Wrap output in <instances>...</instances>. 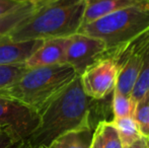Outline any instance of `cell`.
<instances>
[{"label":"cell","mask_w":149,"mask_h":148,"mask_svg":"<svg viewBox=\"0 0 149 148\" xmlns=\"http://www.w3.org/2000/svg\"><path fill=\"white\" fill-rule=\"evenodd\" d=\"M94 99L85 94L77 75L39 113V124L26 140L33 148L48 146L64 133L92 125Z\"/></svg>","instance_id":"obj_1"},{"label":"cell","mask_w":149,"mask_h":148,"mask_svg":"<svg viewBox=\"0 0 149 148\" xmlns=\"http://www.w3.org/2000/svg\"><path fill=\"white\" fill-rule=\"evenodd\" d=\"M85 0H47L7 37L12 41L69 38L82 26Z\"/></svg>","instance_id":"obj_2"},{"label":"cell","mask_w":149,"mask_h":148,"mask_svg":"<svg viewBox=\"0 0 149 148\" xmlns=\"http://www.w3.org/2000/svg\"><path fill=\"white\" fill-rule=\"evenodd\" d=\"M77 74L68 64L29 68L13 84L0 90L39 114Z\"/></svg>","instance_id":"obj_3"},{"label":"cell","mask_w":149,"mask_h":148,"mask_svg":"<svg viewBox=\"0 0 149 148\" xmlns=\"http://www.w3.org/2000/svg\"><path fill=\"white\" fill-rule=\"evenodd\" d=\"M149 28V5H136L113 11L81 26L79 34L102 40L109 53Z\"/></svg>","instance_id":"obj_4"},{"label":"cell","mask_w":149,"mask_h":148,"mask_svg":"<svg viewBox=\"0 0 149 148\" xmlns=\"http://www.w3.org/2000/svg\"><path fill=\"white\" fill-rule=\"evenodd\" d=\"M148 55L149 28L107 55L104 59H112L119 69L115 90L131 97L136 80Z\"/></svg>","instance_id":"obj_5"},{"label":"cell","mask_w":149,"mask_h":148,"mask_svg":"<svg viewBox=\"0 0 149 148\" xmlns=\"http://www.w3.org/2000/svg\"><path fill=\"white\" fill-rule=\"evenodd\" d=\"M39 124V114L20 101L0 93V131L28 139Z\"/></svg>","instance_id":"obj_6"},{"label":"cell","mask_w":149,"mask_h":148,"mask_svg":"<svg viewBox=\"0 0 149 148\" xmlns=\"http://www.w3.org/2000/svg\"><path fill=\"white\" fill-rule=\"evenodd\" d=\"M106 44L97 38L77 34L69 37V43L65 54V64L74 69L77 75L106 58Z\"/></svg>","instance_id":"obj_7"},{"label":"cell","mask_w":149,"mask_h":148,"mask_svg":"<svg viewBox=\"0 0 149 148\" xmlns=\"http://www.w3.org/2000/svg\"><path fill=\"white\" fill-rule=\"evenodd\" d=\"M118 73V66L112 59L96 62L80 75L83 91L94 101L104 99L115 89Z\"/></svg>","instance_id":"obj_8"},{"label":"cell","mask_w":149,"mask_h":148,"mask_svg":"<svg viewBox=\"0 0 149 148\" xmlns=\"http://www.w3.org/2000/svg\"><path fill=\"white\" fill-rule=\"evenodd\" d=\"M69 38H54L44 40L42 45L26 62L29 68L65 64V54Z\"/></svg>","instance_id":"obj_9"},{"label":"cell","mask_w":149,"mask_h":148,"mask_svg":"<svg viewBox=\"0 0 149 148\" xmlns=\"http://www.w3.org/2000/svg\"><path fill=\"white\" fill-rule=\"evenodd\" d=\"M44 40L12 41L7 36L0 39V66L26 64Z\"/></svg>","instance_id":"obj_10"},{"label":"cell","mask_w":149,"mask_h":148,"mask_svg":"<svg viewBox=\"0 0 149 148\" xmlns=\"http://www.w3.org/2000/svg\"><path fill=\"white\" fill-rule=\"evenodd\" d=\"M94 129L93 126H84L68 131L50 143L48 148H91Z\"/></svg>","instance_id":"obj_11"},{"label":"cell","mask_w":149,"mask_h":148,"mask_svg":"<svg viewBox=\"0 0 149 148\" xmlns=\"http://www.w3.org/2000/svg\"><path fill=\"white\" fill-rule=\"evenodd\" d=\"M38 4L22 3L9 13L0 16V39L7 36L14 28L35 11Z\"/></svg>","instance_id":"obj_12"},{"label":"cell","mask_w":149,"mask_h":148,"mask_svg":"<svg viewBox=\"0 0 149 148\" xmlns=\"http://www.w3.org/2000/svg\"><path fill=\"white\" fill-rule=\"evenodd\" d=\"M112 122L114 123L118 130L123 148L133 144L135 141H137L142 137L140 134L139 128H138L137 122L135 121L134 117L113 119Z\"/></svg>","instance_id":"obj_13"},{"label":"cell","mask_w":149,"mask_h":148,"mask_svg":"<svg viewBox=\"0 0 149 148\" xmlns=\"http://www.w3.org/2000/svg\"><path fill=\"white\" fill-rule=\"evenodd\" d=\"M102 148H123L118 130L112 121H100L95 126Z\"/></svg>","instance_id":"obj_14"},{"label":"cell","mask_w":149,"mask_h":148,"mask_svg":"<svg viewBox=\"0 0 149 148\" xmlns=\"http://www.w3.org/2000/svg\"><path fill=\"white\" fill-rule=\"evenodd\" d=\"M134 119L137 122L141 136L149 138V90L136 103Z\"/></svg>","instance_id":"obj_15"},{"label":"cell","mask_w":149,"mask_h":148,"mask_svg":"<svg viewBox=\"0 0 149 148\" xmlns=\"http://www.w3.org/2000/svg\"><path fill=\"white\" fill-rule=\"evenodd\" d=\"M136 104L131 99L130 95H124L114 89L112 99V109L114 119L134 117Z\"/></svg>","instance_id":"obj_16"},{"label":"cell","mask_w":149,"mask_h":148,"mask_svg":"<svg viewBox=\"0 0 149 148\" xmlns=\"http://www.w3.org/2000/svg\"><path fill=\"white\" fill-rule=\"evenodd\" d=\"M28 69L26 64L0 66V90L13 84Z\"/></svg>","instance_id":"obj_17"},{"label":"cell","mask_w":149,"mask_h":148,"mask_svg":"<svg viewBox=\"0 0 149 148\" xmlns=\"http://www.w3.org/2000/svg\"><path fill=\"white\" fill-rule=\"evenodd\" d=\"M149 90V55L145 60L142 69L139 73L134 88L131 93V99L134 103H137L145 92Z\"/></svg>","instance_id":"obj_18"},{"label":"cell","mask_w":149,"mask_h":148,"mask_svg":"<svg viewBox=\"0 0 149 148\" xmlns=\"http://www.w3.org/2000/svg\"><path fill=\"white\" fill-rule=\"evenodd\" d=\"M26 142V139H22L10 131H0V148H22Z\"/></svg>","instance_id":"obj_19"},{"label":"cell","mask_w":149,"mask_h":148,"mask_svg":"<svg viewBox=\"0 0 149 148\" xmlns=\"http://www.w3.org/2000/svg\"><path fill=\"white\" fill-rule=\"evenodd\" d=\"M22 3H18L13 0H0V16H3L5 14L9 13L10 11L19 6Z\"/></svg>","instance_id":"obj_20"},{"label":"cell","mask_w":149,"mask_h":148,"mask_svg":"<svg viewBox=\"0 0 149 148\" xmlns=\"http://www.w3.org/2000/svg\"><path fill=\"white\" fill-rule=\"evenodd\" d=\"M124 148H146V139L144 137H141L140 139H138L137 141L133 143V144L129 145L127 147Z\"/></svg>","instance_id":"obj_21"},{"label":"cell","mask_w":149,"mask_h":148,"mask_svg":"<svg viewBox=\"0 0 149 148\" xmlns=\"http://www.w3.org/2000/svg\"><path fill=\"white\" fill-rule=\"evenodd\" d=\"M91 148H102V146H100V137H98V134L95 129H94V133H93V139H92Z\"/></svg>","instance_id":"obj_22"},{"label":"cell","mask_w":149,"mask_h":148,"mask_svg":"<svg viewBox=\"0 0 149 148\" xmlns=\"http://www.w3.org/2000/svg\"><path fill=\"white\" fill-rule=\"evenodd\" d=\"M18 3H31V4H40L43 2L47 1V0H13Z\"/></svg>","instance_id":"obj_23"},{"label":"cell","mask_w":149,"mask_h":148,"mask_svg":"<svg viewBox=\"0 0 149 148\" xmlns=\"http://www.w3.org/2000/svg\"><path fill=\"white\" fill-rule=\"evenodd\" d=\"M146 139V148H149V138H145Z\"/></svg>","instance_id":"obj_24"},{"label":"cell","mask_w":149,"mask_h":148,"mask_svg":"<svg viewBox=\"0 0 149 148\" xmlns=\"http://www.w3.org/2000/svg\"><path fill=\"white\" fill-rule=\"evenodd\" d=\"M35 148H48V146H45V145H40V146L35 147Z\"/></svg>","instance_id":"obj_25"}]
</instances>
